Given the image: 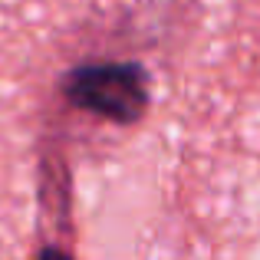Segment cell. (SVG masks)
<instances>
[{
    "label": "cell",
    "mask_w": 260,
    "mask_h": 260,
    "mask_svg": "<svg viewBox=\"0 0 260 260\" xmlns=\"http://www.w3.org/2000/svg\"><path fill=\"white\" fill-rule=\"evenodd\" d=\"M76 99L112 119H132L142 102V86L132 70H89L73 86Z\"/></svg>",
    "instance_id": "1"
},
{
    "label": "cell",
    "mask_w": 260,
    "mask_h": 260,
    "mask_svg": "<svg viewBox=\"0 0 260 260\" xmlns=\"http://www.w3.org/2000/svg\"><path fill=\"white\" fill-rule=\"evenodd\" d=\"M43 260H66V257H63V254H46Z\"/></svg>",
    "instance_id": "2"
}]
</instances>
